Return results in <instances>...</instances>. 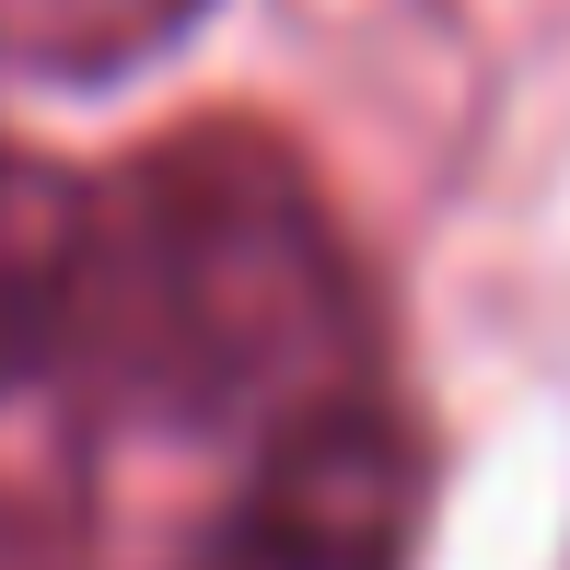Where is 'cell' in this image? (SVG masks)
I'll return each mask as SVG.
<instances>
[{"label":"cell","mask_w":570,"mask_h":570,"mask_svg":"<svg viewBox=\"0 0 570 570\" xmlns=\"http://www.w3.org/2000/svg\"><path fill=\"white\" fill-rule=\"evenodd\" d=\"M70 373L175 431H292L303 407L361 396V268L292 140L210 117L94 187V292Z\"/></svg>","instance_id":"obj_1"},{"label":"cell","mask_w":570,"mask_h":570,"mask_svg":"<svg viewBox=\"0 0 570 570\" xmlns=\"http://www.w3.org/2000/svg\"><path fill=\"white\" fill-rule=\"evenodd\" d=\"M407 548H420V443L361 384V396L268 431L198 570H407Z\"/></svg>","instance_id":"obj_2"},{"label":"cell","mask_w":570,"mask_h":570,"mask_svg":"<svg viewBox=\"0 0 570 570\" xmlns=\"http://www.w3.org/2000/svg\"><path fill=\"white\" fill-rule=\"evenodd\" d=\"M82 292H94V187L59 164H0V396L82 361Z\"/></svg>","instance_id":"obj_3"},{"label":"cell","mask_w":570,"mask_h":570,"mask_svg":"<svg viewBox=\"0 0 570 570\" xmlns=\"http://www.w3.org/2000/svg\"><path fill=\"white\" fill-rule=\"evenodd\" d=\"M210 0H0V70L23 82H128L198 36Z\"/></svg>","instance_id":"obj_4"},{"label":"cell","mask_w":570,"mask_h":570,"mask_svg":"<svg viewBox=\"0 0 570 570\" xmlns=\"http://www.w3.org/2000/svg\"><path fill=\"white\" fill-rule=\"evenodd\" d=\"M0 164H12V151H0Z\"/></svg>","instance_id":"obj_5"}]
</instances>
